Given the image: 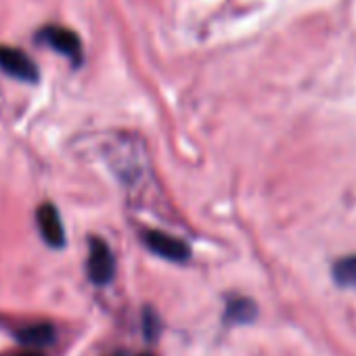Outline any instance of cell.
Returning <instances> with one entry per match:
<instances>
[{
	"label": "cell",
	"mask_w": 356,
	"mask_h": 356,
	"mask_svg": "<svg viewBox=\"0 0 356 356\" xmlns=\"http://www.w3.org/2000/svg\"><path fill=\"white\" fill-rule=\"evenodd\" d=\"M113 277H115V258L109 245L99 237H90L88 239V279L95 285L105 287L107 283H111Z\"/></svg>",
	"instance_id": "6da1fadb"
},
{
	"label": "cell",
	"mask_w": 356,
	"mask_h": 356,
	"mask_svg": "<svg viewBox=\"0 0 356 356\" xmlns=\"http://www.w3.org/2000/svg\"><path fill=\"white\" fill-rule=\"evenodd\" d=\"M42 44L55 49L57 53H61L63 57H67L70 61H74L76 65H80L82 61V42L78 38V34L74 30H67L63 26H44L38 36H36Z\"/></svg>",
	"instance_id": "7a4b0ae2"
},
{
	"label": "cell",
	"mask_w": 356,
	"mask_h": 356,
	"mask_svg": "<svg viewBox=\"0 0 356 356\" xmlns=\"http://www.w3.org/2000/svg\"><path fill=\"white\" fill-rule=\"evenodd\" d=\"M0 70L9 74L11 78L28 82V84L38 82V76H40L34 61L22 49H13L7 44H0Z\"/></svg>",
	"instance_id": "3957f363"
},
{
	"label": "cell",
	"mask_w": 356,
	"mask_h": 356,
	"mask_svg": "<svg viewBox=\"0 0 356 356\" xmlns=\"http://www.w3.org/2000/svg\"><path fill=\"white\" fill-rule=\"evenodd\" d=\"M145 245L159 258L163 260H170V262H185L189 260L191 252L187 248L185 241L176 239L172 235H165V233H159V231H147L145 233Z\"/></svg>",
	"instance_id": "277c9868"
},
{
	"label": "cell",
	"mask_w": 356,
	"mask_h": 356,
	"mask_svg": "<svg viewBox=\"0 0 356 356\" xmlns=\"http://www.w3.org/2000/svg\"><path fill=\"white\" fill-rule=\"evenodd\" d=\"M38 229L42 233V239L51 248H63L65 245V229L59 216V210L53 204H42L36 212Z\"/></svg>",
	"instance_id": "5b68a950"
},
{
	"label": "cell",
	"mask_w": 356,
	"mask_h": 356,
	"mask_svg": "<svg viewBox=\"0 0 356 356\" xmlns=\"http://www.w3.org/2000/svg\"><path fill=\"white\" fill-rule=\"evenodd\" d=\"M258 314V308L252 300L245 298H235L227 304V312H225V321L227 323H252Z\"/></svg>",
	"instance_id": "8992f818"
},
{
	"label": "cell",
	"mask_w": 356,
	"mask_h": 356,
	"mask_svg": "<svg viewBox=\"0 0 356 356\" xmlns=\"http://www.w3.org/2000/svg\"><path fill=\"white\" fill-rule=\"evenodd\" d=\"M333 279L343 289H356V256H343L333 264Z\"/></svg>",
	"instance_id": "52a82bcc"
},
{
	"label": "cell",
	"mask_w": 356,
	"mask_h": 356,
	"mask_svg": "<svg viewBox=\"0 0 356 356\" xmlns=\"http://www.w3.org/2000/svg\"><path fill=\"white\" fill-rule=\"evenodd\" d=\"M17 339L24 341V343H30V346H47L55 339V329L47 323H40V325H30L26 329H22L17 333Z\"/></svg>",
	"instance_id": "ba28073f"
},
{
	"label": "cell",
	"mask_w": 356,
	"mask_h": 356,
	"mask_svg": "<svg viewBox=\"0 0 356 356\" xmlns=\"http://www.w3.org/2000/svg\"><path fill=\"white\" fill-rule=\"evenodd\" d=\"M22 356H42V354H36V352H28V354H22Z\"/></svg>",
	"instance_id": "9c48e42d"
},
{
	"label": "cell",
	"mask_w": 356,
	"mask_h": 356,
	"mask_svg": "<svg viewBox=\"0 0 356 356\" xmlns=\"http://www.w3.org/2000/svg\"><path fill=\"white\" fill-rule=\"evenodd\" d=\"M143 356H149V354H143Z\"/></svg>",
	"instance_id": "30bf717a"
},
{
	"label": "cell",
	"mask_w": 356,
	"mask_h": 356,
	"mask_svg": "<svg viewBox=\"0 0 356 356\" xmlns=\"http://www.w3.org/2000/svg\"><path fill=\"white\" fill-rule=\"evenodd\" d=\"M120 356H122V354H120Z\"/></svg>",
	"instance_id": "8fae6325"
}]
</instances>
